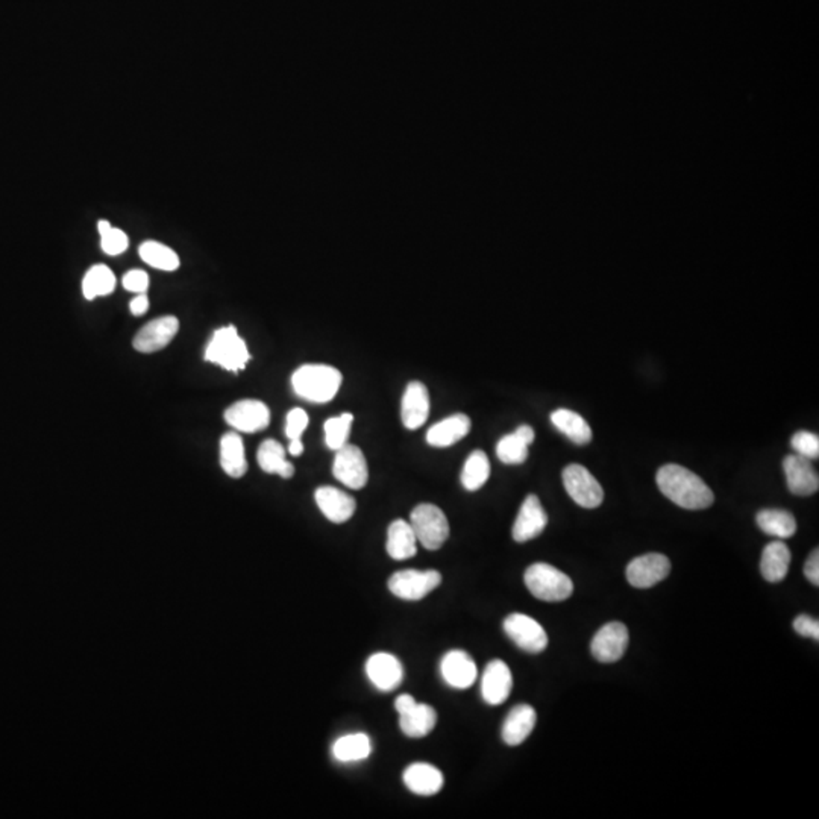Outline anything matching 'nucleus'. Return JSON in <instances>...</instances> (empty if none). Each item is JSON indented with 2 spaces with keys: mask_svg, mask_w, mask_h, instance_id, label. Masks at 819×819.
Listing matches in <instances>:
<instances>
[{
  "mask_svg": "<svg viewBox=\"0 0 819 819\" xmlns=\"http://www.w3.org/2000/svg\"><path fill=\"white\" fill-rule=\"evenodd\" d=\"M410 525L419 544L428 551H438L449 537V522L434 504H419L410 516Z\"/></svg>",
  "mask_w": 819,
  "mask_h": 819,
  "instance_id": "nucleus-5",
  "label": "nucleus"
},
{
  "mask_svg": "<svg viewBox=\"0 0 819 819\" xmlns=\"http://www.w3.org/2000/svg\"><path fill=\"white\" fill-rule=\"evenodd\" d=\"M430 416V393L425 384L413 381L408 384L402 397L401 418L404 427L418 430L427 422Z\"/></svg>",
  "mask_w": 819,
  "mask_h": 819,
  "instance_id": "nucleus-20",
  "label": "nucleus"
},
{
  "mask_svg": "<svg viewBox=\"0 0 819 819\" xmlns=\"http://www.w3.org/2000/svg\"><path fill=\"white\" fill-rule=\"evenodd\" d=\"M794 630L799 636L819 641V622L807 615H799L794 621Z\"/></svg>",
  "mask_w": 819,
  "mask_h": 819,
  "instance_id": "nucleus-41",
  "label": "nucleus"
},
{
  "mask_svg": "<svg viewBox=\"0 0 819 819\" xmlns=\"http://www.w3.org/2000/svg\"><path fill=\"white\" fill-rule=\"evenodd\" d=\"M123 287L133 293H146L149 287V275L144 270H129L123 276Z\"/></svg>",
  "mask_w": 819,
  "mask_h": 819,
  "instance_id": "nucleus-40",
  "label": "nucleus"
},
{
  "mask_svg": "<svg viewBox=\"0 0 819 819\" xmlns=\"http://www.w3.org/2000/svg\"><path fill=\"white\" fill-rule=\"evenodd\" d=\"M332 473L347 487L354 488V490L364 487L369 479V469H367L366 457L362 449L349 443L337 449L334 463H332Z\"/></svg>",
  "mask_w": 819,
  "mask_h": 819,
  "instance_id": "nucleus-9",
  "label": "nucleus"
},
{
  "mask_svg": "<svg viewBox=\"0 0 819 819\" xmlns=\"http://www.w3.org/2000/svg\"><path fill=\"white\" fill-rule=\"evenodd\" d=\"M205 358L226 371L239 372L250 362V351L234 326H225L214 332L205 349Z\"/></svg>",
  "mask_w": 819,
  "mask_h": 819,
  "instance_id": "nucleus-4",
  "label": "nucleus"
},
{
  "mask_svg": "<svg viewBox=\"0 0 819 819\" xmlns=\"http://www.w3.org/2000/svg\"><path fill=\"white\" fill-rule=\"evenodd\" d=\"M220 466L231 479H242L248 471L243 440L237 433H226L220 440Z\"/></svg>",
  "mask_w": 819,
  "mask_h": 819,
  "instance_id": "nucleus-27",
  "label": "nucleus"
},
{
  "mask_svg": "<svg viewBox=\"0 0 819 819\" xmlns=\"http://www.w3.org/2000/svg\"><path fill=\"white\" fill-rule=\"evenodd\" d=\"M291 386L302 399L325 404L340 390L341 373L336 367L326 364H304L293 373Z\"/></svg>",
  "mask_w": 819,
  "mask_h": 819,
  "instance_id": "nucleus-2",
  "label": "nucleus"
},
{
  "mask_svg": "<svg viewBox=\"0 0 819 819\" xmlns=\"http://www.w3.org/2000/svg\"><path fill=\"white\" fill-rule=\"evenodd\" d=\"M367 678L381 692H392L401 686L404 667L397 657L389 652L372 654L366 662Z\"/></svg>",
  "mask_w": 819,
  "mask_h": 819,
  "instance_id": "nucleus-15",
  "label": "nucleus"
},
{
  "mask_svg": "<svg viewBox=\"0 0 819 819\" xmlns=\"http://www.w3.org/2000/svg\"><path fill=\"white\" fill-rule=\"evenodd\" d=\"M513 689V676L507 663L492 660L483 672L481 695L488 706H501L507 701Z\"/></svg>",
  "mask_w": 819,
  "mask_h": 819,
  "instance_id": "nucleus-16",
  "label": "nucleus"
},
{
  "mask_svg": "<svg viewBox=\"0 0 819 819\" xmlns=\"http://www.w3.org/2000/svg\"><path fill=\"white\" fill-rule=\"evenodd\" d=\"M289 453H291V455H295V457H298V455H300V454L304 453V443H302V440H300V438H295V440H291V446H289Z\"/></svg>",
  "mask_w": 819,
  "mask_h": 819,
  "instance_id": "nucleus-45",
  "label": "nucleus"
},
{
  "mask_svg": "<svg viewBox=\"0 0 819 819\" xmlns=\"http://www.w3.org/2000/svg\"><path fill=\"white\" fill-rule=\"evenodd\" d=\"M566 492L583 509H596L604 501V490L598 479L581 464H569L563 471Z\"/></svg>",
  "mask_w": 819,
  "mask_h": 819,
  "instance_id": "nucleus-7",
  "label": "nucleus"
},
{
  "mask_svg": "<svg viewBox=\"0 0 819 819\" xmlns=\"http://www.w3.org/2000/svg\"><path fill=\"white\" fill-rule=\"evenodd\" d=\"M548 525V514L540 504L536 495H528L524 504L520 505L518 518L514 520L512 535L518 544H525L528 540L539 537Z\"/></svg>",
  "mask_w": 819,
  "mask_h": 819,
  "instance_id": "nucleus-14",
  "label": "nucleus"
},
{
  "mask_svg": "<svg viewBox=\"0 0 819 819\" xmlns=\"http://www.w3.org/2000/svg\"><path fill=\"white\" fill-rule=\"evenodd\" d=\"M628 641V630L622 622H609L594 637L592 654L598 662H618L626 654Z\"/></svg>",
  "mask_w": 819,
  "mask_h": 819,
  "instance_id": "nucleus-12",
  "label": "nucleus"
},
{
  "mask_svg": "<svg viewBox=\"0 0 819 819\" xmlns=\"http://www.w3.org/2000/svg\"><path fill=\"white\" fill-rule=\"evenodd\" d=\"M352 421H354V416L351 413H343L337 418L326 421L324 430H325L328 448L337 451L347 445L349 434H351Z\"/></svg>",
  "mask_w": 819,
  "mask_h": 819,
  "instance_id": "nucleus-36",
  "label": "nucleus"
},
{
  "mask_svg": "<svg viewBox=\"0 0 819 819\" xmlns=\"http://www.w3.org/2000/svg\"><path fill=\"white\" fill-rule=\"evenodd\" d=\"M308 414H307L302 408H293L289 414H287V421H285V436L289 440H295V438H302V434L306 431L307 427H308Z\"/></svg>",
  "mask_w": 819,
  "mask_h": 819,
  "instance_id": "nucleus-39",
  "label": "nucleus"
},
{
  "mask_svg": "<svg viewBox=\"0 0 819 819\" xmlns=\"http://www.w3.org/2000/svg\"><path fill=\"white\" fill-rule=\"evenodd\" d=\"M656 479L660 492L682 509H708L715 501L712 488L697 473L680 464H665L659 469Z\"/></svg>",
  "mask_w": 819,
  "mask_h": 819,
  "instance_id": "nucleus-1",
  "label": "nucleus"
},
{
  "mask_svg": "<svg viewBox=\"0 0 819 819\" xmlns=\"http://www.w3.org/2000/svg\"><path fill=\"white\" fill-rule=\"evenodd\" d=\"M537 715L529 704H518L510 710L503 725V741L510 747L525 742L535 730Z\"/></svg>",
  "mask_w": 819,
  "mask_h": 819,
  "instance_id": "nucleus-21",
  "label": "nucleus"
},
{
  "mask_svg": "<svg viewBox=\"0 0 819 819\" xmlns=\"http://www.w3.org/2000/svg\"><path fill=\"white\" fill-rule=\"evenodd\" d=\"M404 783L413 794L433 797L442 790L445 779L440 769L430 764H413L404 771Z\"/></svg>",
  "mask_w": 819,
  "mask_h": 819,
  "instance_id": "nucleus-22",
  "label": "nucleus"
},
{
  "mask_svg": "<svg viewBox=\"0 0 819 819\" xmlns=\"http://www.w3.org/2000/svg\"><path fill=\"white\" fill-rule=\"evenodd\" d=\"M129 308H131V313H133L134 315H144V313L149 310V299L146 293H138V295L131 300Z\"/></svg>",
  "mask_w": 819,
  "mask_h": 819,
  "instance_id": "nucleus-43",
  "label": "nucleus"
},
{
  "mask_svg": "<svg viewBox=\"0 0 819 819\" xmlns=\"http://www.w3.org/2000/svg\"><path fill=\"white\" fill-rule=\"evenodd\" d=\"M551 422L577 445H587L592 440V428L578 413L559 408L551 414Z\"/></svg>",
  "mask_w": 819,
  "mask_h": 819,
  "instance_id": "nucleus-28",
  "label": "nucleus"
},
{
  "mask_svg": "<svg viewBox=\"0 0 819 819\" xmlns=\"http://www.w3.org/2000/svg\"><path fill=\"white\" fill-rule=\"evenodd\" d=\"M490 477V463L483 451H473L464 463L462 472V484L469 492H475L483 487Z\"/></svg>",
  "mask_w": 819,
  "mask_h": 819,
  "instance_id": "nucleus-34",
  "label": "nucleus"
},
{
  "mask_svg": "<svg viewBox=\"0 0 819 819\" xmlns=\"http://www.w3.org/2000/svg\"><path fill=\"white\" fill-rule=\"evenodd\" d=\"M804 576L814 586H819V551L815 550L804 566Z\"/></svg>",
  "mask_w": 819,
  "mask_h": 819,
  "instance_id": "nucleus-42",
  "label": "nucleus"
},
{
  "mask_svg": "<svg viewBox=\"0 0 819 819\" xmlns=\"http://www.w3.org/2000/svg\"><path fill=\"white\" fill-rule=\"evenodd\" d=\"M260 468L267 473H276L283 479H291L295 475V466L285 460V449L274 438L261 443L257 454Z\"/></svg>",
  "mask_w": 819,
  "mask_h": 819,
  "instance_id": "nucleus-29",
  "label": "nucleus"
},
{
  "mask_svg": "<svg viewBox=\"0 0 819 819\" xmlns=\"http://www.w3.org/2000/svg\"><path fill=\"white\" fill-rule=\"evenodd\" d=\"M372 753L371 738L364 733H354L347 734L343 738L337 739L332 745V758H336L340 764H352V762H360L366 760Z\"/></svg>",
  "mask_w": 819,
  "mask_h": 819,
  "instance_id": "nucleus-30",
  "label": "nucleus"
},
{
  "mask_svg": "<svg viewBox=\"0 0 819 819\" xmlns=\"http://www.w3.org/2000/svg\"><path fill=\"white\" fill-rule=\"evenodd\" d=\"M505 635L520 646V650L528 654H540L548 646V635L539 622L522 615L513 613L507 616L504 621Z\"/></svg>",
  "mask_w": 819,
  "mask_h": 819,
  "instance_id": "nucleus-8",
  "label": "nucleus"
},
{
  "mask_svg": "<svg viewBox=\"0 0 819 819\" xmlns=\"http://www.w3.org/2000/svg\"><path fill=\"white\" fill-rule=\"evenodd\" d=\"M528 443L520 433L507 434L496 445V455L505 464H522L528 457Z\"/></svg>",
  "mask_w": 819,
  "mask_h": 819,
  "instance_id": "nucleus-35",
  "label": "nucleus"
},
{
  "mask_svg": "<svg viewBox=\"0 0 819 819\" xmlns=\"http://www.w3.org/2000/svg\"><path fill=\"white\" fill-rule=\"evenodd\" d=\"M784 475L788 488L797 496H810L819 488L818 472L812 466V460L792 454L784 458Z\"/></svg>",
  "mask_w": 819,
  "mask_h": 819,
  "instance_id": "nucleus-17",
  "label": "nucleus"
},
{
  "mask_svg": "<svg viewBox=\"0 0 819 819\" xmlns=\"http://www.w3.org/2000/svg\"><path fill=\"white\" fill-rule=\"evenodd\" d=\"M669 572L671 561L667 555L652 553L631 560L627 566V580L633 587L648 589L665 580Z\"/></svg>",
  "mask_w": 819,
  "mask_h": 819,
  "instance_id": "nucleus-10",
  "label": "nucleus"
},
{
  "mask_svg": "<svg viewBox=\"0 0 819 819\" xmlns=\"http://www.w3.org/2000/svg\"><path fill=\"white\" fill-rule=\"evenodd\" d=\"M525 586L529 594L546 602H560L574 594V583L565 572L548 563H535L525 570Z\"/></svg>",
  "mask_w": 819,
  "mask_h": 819,
  "instance_id": "nucleus-3",
  "label": "nucleus"
},
{
  "mask_svg": "<svg viewBox=\"0 0 819 819\" xmlns=\"http://www.w3.org/2000/svg\"><path fill=\"white\" fill-rule=\"evenodd\" d=\"M440 672L446 684L460 691L472 686L479 677V669L472 657L462 650H454L443 656Z\"/></svg>",
  "mask_w": 819,
  "mask_h": 819,
  "instance_id": "nucleus-18",
  "label": "nucleus"
},
{
  "mask_svg": "<svg viewBox=\"0 0 819 819\" xmlns=\"http://www.w3.org/2000/svg\"><path fill=\"white\" fill-rule=\"evenodd\" d=\"M315 504L326 520H332L334 524L348 522L356 513V499L340 488L324 486L315 490Z\"/></svg>",
  "mask_w": 819,
  "mask_h": 819,
  "instance_id": "nucleus-19",
  "label": "nucleus"
},
{
  "mask_svg": "<svg viewBox=\"0 0 819 819\" xmlns=\"http://www.w3.org/2000/svg\"><path fill=\"white\" fill-rule=\"evenodd\" d=\"M758 528L765 535L774 536L777 539H789L797 533V520L794 514L786 510L766 509L758 512L756 516Z\"/></svg>",
  "mask_w": 819,
  "mask_h": 819,
  "instance_id": "nucleus-31",
  "label": "nucleus"
},
{
  "mask_svg": "<svg viewBox=\"0 0 819 819\" xmlns=\"http://www.w3.org/2000/svg\"><path fill=\"white\" fill-rule=\"evenodd\" d=\"M387 553L393 560H407L416 555L418 539L410 522L393 520L387 533Z\"/></svg>",
  "mask_w": 819,
  "mask_h": 819,
  "instance_id": "nucleus-26",
  "label": "nucleus"
},
{
  "mask_svg": "<svg viewBox=\"0 0 819 819\" xmlns=\"http://www.w3.org/2000/svg\"><path fill=\"white\" fill-rule=\"evenodd\" d=\"M138 254L146 265L152 266L153 269L174 272L178 269L181 261L174 250L163 243L148 240L138 248Z\"/></svg>",
  "mask_w": 819,
  "mask_h": 819,
  "instance_id": "nucleus-32",
  "label": "nucleus"
},
{
  "mask_svg": "<svg viewBox=\"0 0 819 819\" xmlns=\"http://www.w3.org/2000/svg\"><path fill=\"white\" fill-rule=\"evenodd\" d=\"M438 724V713L431 706L416 702L414 706L399 713V727L410 739H422L433 732Z\"/></svg>",
  "mask_w": 819,
  "mask_h": 819,
  "instance_id": "nucleus-23",
  "label": "nucleus"
},
{
  "mask_svg": "<svg viewBox=\"0 0 819 819\" xmlns=\"http://www.w3.org/2000/svg\"><path fill=\"white\" fill-rule=\"evenodd\" d=\"M790 550L788 545L783 544L782 540H775L765 546L760 560V572L765 580L769 583H780L788 576L789 566H790Z\"/></svg>",
  "mask_w": 819,
  "mask_h": 819,
  "instance_id": "nucleus-25",
  "label": "nucleus"
},
{
  "mask_svg": "<svg viewBox=\"0 0 819 819\" xmlns=\"http://www.w3.org/2000/svg\"><path fill=\"white\" fill-rule=\"evenodd\" d=\"M416 702L418 701H416L412 695L402 693V695L397 698V701H395V708H397V713L405 712V710H408L412 706H414Z\"/></svg>",
  "mask_w": 819,
  "mask_h": 819,
  "instance_id": "nucleus-44",
  "label": "nucleus"
},
{
  "mask_svg": "<svg viewBox=\"0 0 819 819\" xmlns=\"http://www.w3.org/2000/svg\"><path fill=\"white\" fill-rule=\"evenodd\" d=\"M116 289V275L105 265L93 266L82 281V291L88 300L97 296H107Z\"/></svg>",
  "mask_w": 819,
  "mask_h": 819,
  "instance_id": "nucleus-33",
  "label": "nucleus"
},
{
  "mask_svg": "<svg viewBox=\"0 0 819 819\" xmlns=\"http://www.w3.org/2000/svg\"><path fill=\"white\" fill-rule=\"evenodd\" d=\"M179 321L175 315H163L155 321L149 322L134 337V349L142 354H152L168 347L174 337L178 334Z\"/></svg>",
  "mask_w": 819,
  "mask_h": 819,
  "instance_id": "nucleus-13",
  "label": "nucleus"
},
{
  "mask_svg": "<svg viewBox=\"0 0 819 819\" xmlns=\"http://www.w3.org/2000/svg\"><path fill=\"white\" fill-rule=\"evenodd\" d=\"M101 246H102V250L105 254L108 255H120L127 250L129 246V239L127 235L123 233L122 229L119 228H108L105 233L101 234Z\"/></svg>",
  "mask_w": 819,
  "mask_h": 819,
  "instance_id": "nucleus-38",
  "label": "nucleus"
},
{
  "mask_svg": "<svg viewBox=\"0 0 819 819\" xmlns=\"http://www.w3.org/2000/svg\"><path fill=\"white\" fill-rule=\"evenodd\" d=\"M440 583L442 576L438 570H397L389 580V591L401 600L419 601L438 589Z\"/></svg>",
  "mask_w": 819,
  "mask_h": 819,
  "instance_id": "nucleus-6",
  "label": "nucleus"
},
{
  "mask_svg": "<svg viewBox=\"0 0 819 819\" xmlns=\"http://www.w3.org/2000/svg\"><path fill=\"white\" fill-rule=\"evenodd\" d=\"M225 421L240 433H257L269 425L270 412L265 402L243 399L226 408Z\"/></svg>",
  "mask_w": 819,
  "mask_h": 819,
  "instance_id": "nucleus-11",
  "label": "nucleus"
},
{
  "mask_svg": "<svg viewBox=\"0 0 819 819\" xmlns=\"http://www.w3.org/2000/svg\"><path fill=\"white\" fill-rule=\"evenodd\" d=\"M790 445L795 453L801 457L809 458V460H816L819 457V438L815 433L799 431L794 434Z\"/></svg>",
  "mask_w": 819,
  "mask_h": 819,
  "instance_id": "nucleus-37",
  "label": "nucleus"
},
{
  "mask_svg": "<svg viewBox=\"0 0 819 819\" xmlns=\"http://www.w3.org/2000/svg\"><path fill=\"white\" fill-rule=\"evenodd\" d=\"M469 431H471V419L466 414L458 413L430 428L427 433V442L431 446L446 448L466 438Z\"/></svg>",
  "mask_w": 819,
  "mask_h": 819,
  "instance_id": "nucleus-24",
  "label": "nucleus"
}]
</instances>
